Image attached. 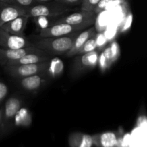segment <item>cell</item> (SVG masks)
Masks as SVG:
<instances>
[{
    "instance_id": "6da1fadb",
    "label": "cell",
    "mask_w": 147,
    "mask_h": 147,
    "mask_svg": "<svg viewBox=\"0 0 147 147\" xmlns=\"http://www.w3.org/2000/svg\"><path fill=\"white\" fill-rule=\"evenodd\" d=\"M81 31L60 37H40L33 45L49 55H65L73 47L75 40Z\"/></svg>"
},
{
    "instance_id": "7a4b0ae2",
    "label": "cell",
    "mask_w": 147,
    "mask_h": 147,
    "mask_svg": "<svg viewBox=\"0 0 147 147\" xmlns=\"http://www.w3.org/2000/svg\"><path fill=\"white\" fill-rule=\"evenodd\" d=\"M71 7L65 5L56 1L36 3L25 9V16L27 17H57L71 10Z\"/></svg>"
},
{
    "instance_id": "3957f363",
    "label": "cell",
    "mask_w": 147,
    "mask_h": 147,
    "mask_svg": "<svg viewBox=\"0 0 147 147\" xmlns=\"http://www.w3.org/2000/svg\"><path fill=\"white\" fill-rule=\"evenodd\" d=\"M49 60L42 63H33V64L5 65L4 66V67L5 71L9 75L16 78L20 79L33 75L45 73L49 64Z\"/></svg>"
},
{
    "instance_id": "277c9868",
    "label": "cell",
    "mask_w": 147,
    "mask_h": 147,
    "mask_svg": "<svg viewBox=\"0 0 147 147\" xmlns=\"http://www.w3.org/2000/svg\"><path fill=\"white\" fill-rule=\"evenodd\" d=\"M72 67L71 74L74 77H78L86 72L94 68L98 65L99 51L93 50L89 53L77 55Z\"/></svg>"
},
{
    "instance_id": "5b68a950",
    "label": "cell",
    "mask_w": 147,
    "mask_h": 147,
    "mask_svg": "<svg viewBox=\"0 0 147 147\" xmlns=\"http://www.w3.org/2000/svg\"><path fill=\"white\" fill-rule=\"evenodd\" d=\"M96 15L97 14L93 11L80 10V11L73 13L66 17L55 20L52 24L65 23V24L77 26L84 30L86 27H90L94 24L96 20Z\"/></svg>"
},
{
    "instance_id": "8992f818",
    "label": "cell",
    "mask_w": 147,
    "mask_h": 147,
    "mask_svg": "<svg viewBox=\"0 0 147 147\" xmlns=\"http://www.w3.org/2000/svg\"><path fill=\"white\" fill-rule=\"evenodd\" d=\"M33 43L30 42L24 35H16L11 34L0 27V47L4 49H17L33 46Z\"/></svg>"
},
{
    "instance_id": "52a82bcc",
    "label": "cell",
    "mask_w": 147,
    "mask_h": 147,
    "mask_svg": "<svg viewBox=\"0 0 147 147\" xmlns=\"http://www.w3.org/2000/svg\"><path fill=\"white\" fill-rule=\"evenodd\" d=\"M83 30L80 27L65 23H57L52 24L49 26L45 27L40 30V37H60L67 35L75 32Z\"/></svg>"
},
{
    "instance_id": "ba28073f",
    "label": "cell",
    "mask_w": 147,
    "mask_h": 147,
    "mask_svg": "<svg viewBox=\"0 0 147 147\" xmlns=\"http://www.w3.org/2000/svg\"><path fill=\"white\" fill-rule=\"evenodd\" d=\"M42 52L44 51L37 48L34 45L21 49H17V50L4 49L0 47V65L5 66L11 62L14 61L25 55L30 54V53H42Z\"/></svg>"
},
{
    "instance_id": "9c48e42d",
    "label": "cell",
    "mask_w": 147,
    "mask_h": 147,
    "mask_svg": "<svg viewBox=\"0 0 147 147\" xmlns=\"http://www.w3.org/2000/svg\"><path fill=\"white\" fill-rule=\"evenodd\" d=\"M20 16H25V9L12 3L0 2V27Z\"/></svg>"
},
{
    "instance_id": "30bf717a",
    "label": "cell",
    "mask_w": 147,
    "mask_h": 147,
    "mask_svg": "<svg viewBox=\"0 0 147 147\" xmlns=\"http://www.w3.org/2000/svg\"><path fill=\"white\" fill-rule=\"evenodd\" d=\"M47 80L45 73L33 75L20 79V85L23 89L30 92L37 91L45 84Z\"/></svg>"
},
{
    "instance_id": "8fae6325",
    "label": "cell",
    "mask_w": 147,
    "mask_h": 147,
    "mask_svg": "<svg viewBox=\"0 0 147 147\" xmlns=\"http://www.w3.org/2000/svg\"><path fill=\"white\" fill-rule=\"evenodd\" d=\"M96 35V29L94 26L87 29L86 30H82L76 39L75 40L73 47L70 50L65 54L67 57H73V56L77 55L78 52L80 49V47L91 37Z\"/></svg>"
},
{
    "instance_id": "7c38bea8",
    "label": "cell",
    "mask_w": 147,
    "mask_h": 147,
    "mask_svg": "<svg viewBox=\"0 0 147 147\" xmlns=\"http://www.w3.org/2000/svg\"><path fill=\"white\" fill-rule=\"evenodd\" d=\"M22 108V101L16 97H11L7 100L3 111V126L9 124L14 119L18 111Z\"/></svg>"
},
{
    "instance_id": "4fadbf2b",
    "label": "cell",
    "mask_w": 147,
    "mask_h": 147,
    "mask_svg": "<svg viewBox=\"0 0 147 147\" xmlns=\"http://www.w3.org/2000/svg\"><path fill=\"white\" fill-rule=\"evenodd\" d=\"M29 17L26 16H20L17 18L5 23L1 26L4 31L16 35H23L24 30L27 27Z\"/></svg>"
},
{
    "instance_id": "5bb4252c",
    "label": "cell",
    "mask_w": 147,
    "mask_h": 147,
    "mask_svg": "<svg viewBox=\"0 0 147 147\" xmlns=\"http://www.w3.org/2000/svg\"><path fill=\"white\" fill-rule=\"evenodd\" d=\"M50 59V55L45 52L37 53H30L24 55L23 57L11 62L7 65H18L33 64V63H42L47 61Z\"/></svg>"
},
{
    "instance_id": "9a60e30c",
    "label": "cell",
    "mask_w": 147,
    "mask_h": 147,
    "mask_svg": "<svg viewBox=\"0 0 147 147\" xmlns=\"http://www.w3.org/2000/svg\"><path fill=\"white\" fill-rule=\"evenodd\" d=\"M93 144L99 147H116L117 136L114 132L107 131L92 136Z\"/></svg>"
},
{
    "instance_id": "2e32d148",
    "label": "cell",
    "mask_w": 147,
    "mask_h": 147,
    "mask_svg": "<svg viewBox=\"0 0 147 147\" xmlns=\"http://www.w3.org/2000/svg\"><path fill=\"white\" fill-rule=\"evenodd\" d=\"M69 144L70 147H92L93 137L90 135L80 132L73 133L69 137Z\"/></svg>"
},
{
    "instance_id": "e0dca14e",
    "label": "cell",
    "mask_w": 147,
    "mask_h": 147,
    "mask_svg": "<svg viewBox=\"0 0 147 147\" xmlns=\"http://www.w3.org/2000/svg\"><path fill=\"white\" fill-rule=\"evenodd\" d=\"M14 120L15 126L28 127L32 124V117L28 109L26 108H21L14 116Z\"/></svg>"
},
{
    "instance_id": "ac0fdd59",
    "label": "cell",
    "mask_w": 147,
    "mask_h": 147,
    "mask_svg": "<svg viewBox=\"0 0 147 147\" xmlns=\"http://www.w3.org/2000/svg\"><path fill=\"white\" fill-rule=\"evenodd\" d=\"M64 69V65L63 61L58 57L50 59L49 60V64L46 70V76L50 78H56L60 76L63 73Z\"/></svg>"
},
{
    "instance_id": "d6986e66",
    "label": "cell",
    "mask_w": 147,
    "mask_h": 147,
    "mask_svg": "<svg viewBox=\"0 0 147 147\" xmlns=\"http://www.w3.org/2000/svg\"><path fill=\"white\" fill-rule=\"evenodd\" d=\"M97 48V38H96V35L94 37H91L89 39L79 50L78 52L77 55H81L84 54V53H89V52L93 51V50H96Z\"/></svg>"
},
{
    "instance_id": "ffe728a7",
    "label": "cell",
    "mask_w": 147,
    "mask_h": 147,
    "mask_svg": "<svg viewBox=\"0 0 147 147\" xmlns=\"http://www.w3.org/2000/svg\"><path fill=\"white\" fill-rule=\"evenodd\" d=\"M100 0H84L80 6V10H86V11H93L95 7Z\"/></svg>"
},
{
    "instance_id": "44dd1931",
    "label": "cell",
    "mask_w": 147,
    "mask_h": 147,
    "mask_svg": "<svg viewBox=\"0 0 147 147\" xmlns=\"http://www.w3.org/2000/svg\"><path fill=\"white\" fill-rule=\"evenodd\" d=\"M110 49L111 52L112 57H113V61L116 62V60L119 59V56H120V49H119V46L116 42H113L110 45Z\"/></svg>"
},
{
    "instance_id": "7402d4cb",
    "label": "cell",
    "mask_w": 147,
    "mask_h": 147,
    "mask_svg": "<svg viewBox=\"0 0 147 147\" xmlns=\"http://www.w3.org/2000/svg\"><path fill=\"white\" fill-rule=\"evenodd\" d=\"M11 3L26 9L31 7L33 4H36L37 1L35 0H11Z\"/></svg>"
},
{
    "instance_id": "603a6c76",
    "label": "cell",
    "mask_w": 147,
    "mask_h": 147,
    "mask_svg": "<svg viewBox=\"0 0 147 147\" xmlns=\"http://www.w3.org/2000/svg\"><path fill=\"white\" fill-rule=\"evenodd\" d=\"M102 54H103V57H104L105 60H106V63H107L108 66H109V67H110L111 66L113 65V63H114L113 57H112L110 47L109 46V47H106V48L102 52Z\"/></svg>"
},
{
    "instance_id": "cb8c5ba5",
    "label": "cell",
    "mask_w": 147,
    "mask_h": 147,
    "mask_svg": "<svg viewBox=\"0 0 147 147\" xmlns=\"http://www.w3.org/2000/svg\"><path fill=\"white\" fill-rule=\"evenodd\" d=\"M112 1H113V0H100V1L98 3L96 7H95L93 11H94L96 14H98V13H100V11H103V9H105L106 7H107L108 4Z\"/></svg>"
},
{
    "instance_id": "d4e9b609",
    "label": "cell",
    "mask_w": 147,
    "mask_h": 147,
    "mask_svg": "<svg viewBox=\"0 0 147 147\" xmlns=\"http://www.w3.org/2000/svg\"><path fill=\"white\" fill-rule=\"evenodd\" d=\"M9 89L7 85L3 82L0 81V103L4 100L6 96L8 94Z\"/></svg>"
},
{
    "instance_id": "484cf974",
    "label": "cell",
    "mask_w": 147,
    "mask_h": 147,
    "mask_svg": "<svg viewBox=\"0 0 147 147\" xmlns=\"http://www.w3.org/2000/svg\"><path fill=\"white\" fill-rule=\"evenodd\" d=\"M55 1L69 7H73V6L80 5L84 0H55Z\"/></svg>"
},
{
    "instance_id": "4316f807",
    "label": "cell",
    "mask_w": 147,
    "mask_h": 147,
    "mask_svg": "<svg viewBox=\"0 0 147 147\" xmlns=\"http://www.w3.org/2000/svg\"><path fill=\"white\" fill-rule=\"evenodd\" d=\"M131 20H132V16H131V14H130V15L127 17V19L126 20V21H125V24H123V26L122 27L121 32L126 31V30H127L130 27L131 24Z\"/></svg>"
},
{
    "instance_id": "83f0119b",
    "label": "cell",
    "mask_w": 147,
    "mask_h": 147,
    "mask_svg": "<svg viewBox=\"0 0 147 147\" xmlns=\"http://www.w3.org/2000/svg\"><path fill=\"white\" fill-rule=\"evenodd\" d=\"M144 124H146V117L145 116H142L139 118L137 121V125L139 126H142Z\"/></svg>"
},
{
    "instance_id": "f1b7e54d",
    "label": "cell",
    "mask_w": 147,
    "mask_h": 147,
    "mask_svg": "<svg viewBox=\"0 0 147 147\" xmlns=\"http://www.w3.org/2000/svg\"><path fill=\"white\" fill-rule=\"evenodd\" d=\"M37 3H42V2H47V1H54V0H35Z\"/></svg>"
},
{
    "instance_id": "f546056e",
    "label": "cell",
    "mask_w": 147,
    "mask_h": 147,
    "mask_svg": "<svg viewBox=\"0 0 147 147\" xmlns=\"http://www.w3.org/2000/svg\"><path fill=\"white\" fill-rule=\"evenodd\" d=\"M2 115H3V109H0V124H1V121H2Z\"/></svg>"
},
{
    "instance_id": "4dcf8cb0",
    "label": "cell",
    "mask_w": 147,
    "mask_h": 147,
    "mask_svg": "<svg viewBox=\"0 0 147 147\" xmlns=\"http://www.w3.org/2000/svg\"><path fill=\"white\" fill-rule=\"evenodd\" d=\"M0 2H2V3H11V0H0Z\"/></svg>"
}]
</instances>
